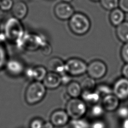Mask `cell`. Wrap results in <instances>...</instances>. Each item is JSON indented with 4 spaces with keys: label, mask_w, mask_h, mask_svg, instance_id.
<instances>
[{
    "label": "cell",
    "mask_w": 128,
    "mask_h": 128,
    "mask_svg": "<svg viewBox=\"0 0 128 128\" xmlns=\"http://www.w3.org/2000/svg\"><path fill=\"white\" fill-rule=\"evenodd\" d=\"M118 7L124 12L128 13V0H119Z\"/></svg>",
    "instance_id": "35"
},
{
    "label": "cell",
    "mask_w": 128,
    "mask_h": 128,
    "mask_svg": "<svg viewBox=\"0 0 128 128\" xmlns=\"http://www.w3.org/2000/svg\"><path fill=\"white\" fill-rule=\"evenodd\" d=\"M91 1H94V2H98V1H100V0H91Z\"/></svg>",
    "instance_id": "40"
},
{
    "label": "cell",
    "mask_w": 128,
    "mask_h": 128,
    "mask_svg": "<svg viewBox=\"0 0 128 128\" xmlns=\"http://www.w3.org/2000/svg\"><path fill=\"white\" fill-rule=\"evenodd\" d=\"M116 36L118 40L123 43L128 42V22L124 21L116 26Z\"/></svg>",
    "instance_id": "19"
},
{
    "label": "cell",
    "mask_w": 128,
    "mask_h": 128,
    "mask_svg": "<svg viewBox=\"0 0 128 128\" xmlns=\"http://www.w3.org/2000/svg\"><path fill=\"white\" fill-rule=\"evenodd\" d=\"M62 2H67V3H70V2H72V0H61Z\"/></svg>",
    "instance_id": "39"
},
{
    "label": "cell",
    "mask_w": 128,
    "mask_h": 128,
    "mask_svg": "<svg viewBox=\"0 0 128 128\" xmlns=\"http://www.w3.org/2000/svg\"><path fill=\"white\" fill-rule=\"evenodd\" d=\"M4 33L7 40L16 44L22 38L26 31L21 20L12 16L6 22Z\"/></svg>",
    "instance_id": "1"
},
{
    "label": "cell",
    "mask_w": 128,
    "mask_h": 128,
    "mask_svg": "<svg viewBox=\"0 0 128 128\" xmlns=\"http://www.w3.org/2000/svg\"><path fill=\"white\" fill-rule=\"evenodd\" d=\"M48 73L47 69L43 66H36L33 67L34 81L42 82Z\"/></svg>",
    "instance_id": "20"
},
{
    "label": "cell",
    "mask_w": 128,
    "mask_h": 128,
    "mask_svg": "<svg viewBox=\"0 0 128 128\" xmlns=\"http://www.w3.org/2000/svg\"><path fill=\"white\" fill-rule=\"evenodd\" d=\"M104 109L102 104H94L91 107L90 113L92 117L97 118H100L104 115Z\"/></svg>",
    "instance_id": "25"
},
{
    "label": "cell",
    "mask_w": 128,
    "mask_h": 128,
    "mask_svg": "<svg viewBox=\"0 0 128 128\" xmlns=\"http://www.w3.org/2000/svg\"><path fill=\"white\" fill-rule=\"evenodd\" d=\"M80 96L82 97V100L84 102L93 104H97L101 98L95 90H83Z\"/></svg>",
    "instance_id": "17"
},
{
    "label": "cell",
    "mask_w": 128,
    "mask_h": 128,
    "mask_svg": "<svg viewBox=\"0 0 128 128\" xmlns=\"http://www.w3.org/2000/svg\"><path fill=\"white\" fill-rule=\"evenodd\" d=\"M54 125L52 124L51 122H44L43 126V128H54Z\"/></svg>",
    "instance_id": "37"
},
{
    "label": "cell",
    "mask_w": 128,
    "mask_h": 128,
    "mask_svg": "<svg viewBox=\"0 0 128 128\" xmlns=\"http://www.w3.org/2000/svg\"><path fill=\"white\" fill-rule=\"evenodd\" d=\"M74 13L72 6L67 2H60L54 8V15L58 19L61 20H69Z\"/></svg>",
    "instance_id": "8"
},
{
    "label": "cell",
    "mask_w": 128,
    "mask_h": 128,
    "mask_svg": "<svg viewBox=\"0 0 128 128\" xmlns=\"http://www.w3.org/2000/svg\"><path fill=\"white\" fill-rule=\"evenodd\" d=\"M47 67L50 72L56 73L60 75L66 72L65 62L58 57H54L50 59L47 62Z\"/></svg>",
    "instance_id": "12"
},
{
    "label": "cell",
    "mask_w": 128,
    "mask_h": 128,
    "mask_svg": "<svg viewBox=\"0 0 128 128\" xmlns=\"http://www.w3.org/2000/svg\"><path fill=\"white\" fill-rule=\"evenodd\" d=\"M40 51L42 52V54L45 56H48L51 54L52 51V48L51 45L50 44V43L47 41L42 45V46L40 47Z\"/></svg>",
    "instance_id": "30"
},
{
    "label": "cell",
    "mask_w": 128,
    "mask_h": 128,
    "mask_svg": "<svg viewBox=\"0 0 128 128\" xmlns=\"http://www.w3.org/2000/svg\"><path fill=\"white\" fill-rule=\"evenodd\" d=\"M14 2L13 0H1L0 9L4 12H8L12 9Z\"/></svg>",
    "instance_id": "27"
},
{
    "label": "cell",
    "mask_w": 128,
    "mask_h": 128,
    "mask_svg": "<svg viewBox=\"0 0 128 128\" xmlns=\"http://www.w3.org/2000/svg\"><path fill=\"white\" fill-rule=\"evenodd\" d=\"M94 90L100 94V97H104L106 96L113 94L112 88L105 84H100L96 86Z\"/></svg>",
    "instance_id": "22"
},
{
    "label": "cell",
    "mask_w": 128,
    "mask_h": 128,
    "mask_svg": "<svg viewBox=\"0 0 128 128\" xmlns=\"http://www.w3.org/2000/svg\"><path fill=\"white\" fill-rule=\"evenodd\" d=\"M11 13L12 16L19 20L24 19L28 13V7L22 1H18L14 4Z\"/></svg>",
    "instance_id": "14"
},
{
    "label": "cell",
    "mask_w": 128,
    "mask_h": 128,
    "mask_svg": "<svg viewBox=\"0 0 128 128\" xmlns=\"http://www.w3.org/2000/svg\"><path fill=\"white\" fill-rule=\"evenodd\" d=\"M90 128H107V125L104 120L97 118L90 124Z\"/></svg>",
    "instance_id": "31"
},
{
    "label": "cell",
    "mask_w": 128,
    "mask_h": 128,
    "mask_svg": "<svg viewBox=\"0 0 128 128\" xmlns=\"http://www.w3.org/2000/svg\"><path fill=\"white\" fill-rule=\"evenodd\" d=\"M87 66L81 59L72 58L65 62V72L70 76H79L86 72Z\"/></svg>",
    "instance_id": "6"
},
{
    "label": "cell",
    "mask_w": 128,
    "mask_h": 128,
    "mask_svg": "<svg viewBox=\"0 0 128 128\" xmlns=\"http://www.w3.org/2000/svg\"><path fill=\"white\" fill-rule=\"evenodd\" d=\"M121 56L125 63H128V42L125 43L121 50Z\"/></svg>",
    "instance_id": "32"
},
{
    "label": "cell",
    "mask_w": 128,
    "mask_h": 128,
    "mask_svg": "<svg viewBox=\"0 0 128 128\" xmlns=\"http://www.w3.org/2000/svg\"><path fill=\"white\" fill-rule=\"evenodd\" d=\"M47 41L41 34L26 33L16 46L20 49L28 51H35L40 48L42 45Z\"/></svg>",
    "instance_id": "2"
},
{
    "label": "cell",
    "mask_w": 128,
    "mask_h": 128,
    "mask_svg": "<svg viewBox=\"0 0 128 128\" xmlns=\"http://www.w3.org/2000/svg\"><path fill=\"white\" fill-rule=\"evenodd\" d=\"M107 70V66L104 62L99 60H96L88 65L86 72L88 76L96 80L104 77L106 74Z\"/></svg>",
    "instance_id": "7"
},
{
    "label": "cell",
    "mask_w": 128,
    "mask_h": 128,
    "mask_svg": "<svg viewBox=\"0 0 128 128\" xmlns=\"http://www.w3.org/2000/svg\"><path fill=\"white\" fill-rule=\"evenodd\" d=\"M44 122L42 118H36L32 120L29 125L30 128H43Z\"/></svg>",
    "instance_id": "29"
},
{
    "label": "cell",
    "mask_w": 128,
    "mask_h": 128,
    "mask_svg": "<svg viewBox=\"0 0 128 128\" xmlns=\"http://www.w3.org/2000/svg\"><path fill=\"white\" fill-rule=\"evenodd\" d=\"M46 94V88L40 82L33 81L26 88L25 100L27 104L33 105L40 102Z\"/></svg>",
    "instance_id": "4"
},
{
    "label": "cell",
    "mask_w": 128,
    "mask_h": 128,
    "mask_svg": "<svg viewBox=\"0 0 128 128\" xmlns=\"http://www.w3.org/2000/svg\"><path fill=\"white\" fill-rule=\"evenodd\" d=\"M0 33H1V32H0Z\"/></svg>",
    "instance_id": "42"
},
{
    "label": "cell",
    "mask_w": 128,
    "mask_h": 128,
    "mask_svg": "<svg viewBox=\"0 0 128 128\" xmlns=\"http://www.w3.org/2000/svg\"><path fill=\"white\" fill-rule=\"evenodd\" d=\"M8 61V54L5 43H0V70L5 67Z\"/></svg>",
    "instance_id": "24"
},
{
    "label": "cell",
    "mask_w": 128,
    "mask_h": 128,
    "mask_svg": "<svg viewBox=\"0 0 128 128\" xmlns=\"http://www.w3.org/2000/svg\"><path fill=\"white\" fill-rule=\"evenodd\" d=\"M23 74L28 80L34 81L33 67H28L25 68Z\"/></svg>",
    "instance_id": "33"
},
{
    "label": "cell",
    "mask_w": 128,
    "mask_h": 128,
    "mask_svg": "<svg viewBox=\"0 0 128 128\" xmlns=\"http://www.w3.org/2000/svg\"><path fill=\"white\" fill-rule=\"evenodd\" d=\"M86 110V102L79 98H71L66 104V111L72 119L82 118Z\"/></svg>",
    "instance_id": "5"
},
{
    "label": "cell",
    "mask_w": 128,
    "mask_h": 128,
    "mask_svg": "<svg viewBox=\"0 0 128 128\" xmlns=\"http://www.w3.org/2000/svg\"><path fill=\"white\" fill-rule=\"evenodd\" d=\"M69 116L66 111L63 110H58L51 114L50 122L54 126L61 127L65 126L69 122Z\"/></svg>",
    "instance_id": "11"
},
{
    "label": "cell",
    "mask_w": 128,
    "mask_h": 128,
    "mask_svg": "<svg viewBox=\"0 0 128 128\" xmlns=\"http://www.w3.org/2000/svg\"><path fill=\"white\" fill-rule=\"evenodd\" d=\"M42 82L46 89L49 90H54L62 84L60 75L53 72H48Z\"/></svg>",
    "instance_id": "13"
},
{
    "label": "cell",
    "mask_w": 128,
    "mask_h": 128,
    "mask_svg": "<svg viewBox=\"0 0 128 128\" xmlns=\"http://www.w3.org/2000/svg\"><path fill=\"white\" fill-rule=\"evenodd\" d=\"M122 128H128V118L123 120L122 124Z\"/></svg>",
    "instance_id": "38"
},
{
    "label": "cell",
    "mask_w": 128,
    "mask_h": 128,
    "mask_svg": "<svg viewBox=\"0 0 128 128\" xmlns=\"http://www.w3.org/2000/svg\"><path fill=\"white\" fill-rule=\"evenodd\" d=\"M80 84L83 90H93L96 86L95 80L90 76L84 78Z\"/></svg>",
    "instance_id": "21"
},
{
    "label": "cell",
    "mask_w": 128,
    "mask_h": 128,
    "mask_svg": "<svg viewBox=\"0 0 128 128\" xmlns=\"http://www.w3.org/2000/svg\"><path fill=\"white\" fill-rule=\"evenodd\" d=\"M101 6L107 10H112L118 7L119 0H100Z\"/></svg>",
    "instance_id": "26"
},
{
    "label": "cell",
    "mask_w": 128,
    "mask_h": 128,
    "mask_svg": "<svg viewBox=\"0 0 128 128\" xmlns=\"http://www.w3.org/2000/svg\"><path fill=\"white\" fill-rule=\"evenodd\" d=\"M117 115L121 118L125 119L128 118V107L122 106L117 109Z\"/></svg>",
    "instance_id": "28"
},
{
    "label": "cell",
    "mask_w": 128,
    "mask_h": 128,
    "mask_svg": "<svg viewBox=\"0 0 128 128\" xmlns=\"http://www.w3.org/2000/svg\"><path fill=\"white\" fill-rule=\"evenodd\" d=\"M0 2H1V0H0Z\"/></svg>",
    "instance_id": "41"
},
{
    "label": "cell",
    "mask_w": 128,
    "mask_h": 128,
    "mask_svg": "<svg viewBox=\"0 0 128 128\" xmlns=\"http://www.w3.org/2000/svg\"><path fill=\"white\" fill-rule=\"evenodd\" d=\"M125 12L120 8L111 10L110 14V20L114 26H118L124 22Z\"/></svg>",
    "instance_id": "16"
},
{
    "label": "cell",
    "mask_w": 128,
    "mask_h": 128,
    "mask_svg": "<svg viewBox=\"0 0 128 128\" xmlns=\"http://www.w3.org/2000/svg\"><path fill=\"white\" fill-rule=\"evenodd\" d=\"M112 93L120 100L128 98V79L123 77L118 79L113 86Z\"/></svg>",
    "instance_id": "9"
},
{
    "label": "cell",
    "mask_w": 128,
    "mask_h": 128,
    "mask_svg": "<svg viewBox=\"0 0 128 128\" xmlns=\"http://www.w3.org/2000/svg\"><path fill=\"white\" fill-rule=\"evenodd\" d=\"M83 90L80 83L76 82H71L66 87V93L71 98H79L81 96Z\"/></svg>",
    "instance_id": "18"
},
{
    "label": "cell",
    "mask_w": 128,
    "mask_h": 128,
    "mask_svg": "<svg viewBox=\"0 0 128 128\" xmlns=\"http://www.w3.org/2000/svg\"><path fill=\"white\" fill-rule=\"evenodd\" d=\"M123 78L128 79V63H126L123 66L122 70Z\"/></svg>",
    "instance_id": "36"
},
{
    "label": "cell",
    "mask_w": 128,
    "mask_h": 128,
    "mask_svg": "<svg viewBox=\"0 0 128 128\" xmlns=\"http://www.w3.org/2000/svg\"><path fill=\"white\" fill-rule=\"evenodd\" d=\"M6 69L12 76H18L24 73L26 68L23 63L16 58H11L8 60L5 65Z\"/></svg>",
    "instance_id": "10"
},
{
    "label": "cell",
    "mask_w": 128,
    "mask_h": 128,
    "mask_svg": "<svg viewBox=\"0 0 128 128\" xmlns=\"http://www.w3.org/2000/svg\"><path fill=\"white\" fill-rule=\"evenodd\" d=\"M70 128H90V124L83 118L72 119L69 122Z\"/></svg>",
    "instance_id": "23"
},
{
    "label": "cell",
    "mask_w": 128,
    "mask_h": 128,
    "mask_svg": "<svg viewBox=\"0 0 128 128\" xmlns=\"http://www.w3.org/2000/svg\"><path fill=\"white\" fill-rule=\"evenodd\" d=\"M120 100L114 94H111L103 97L102 106L104 110L108 112L115 111L118 108Z\"/></svg>",
    "instance_id": "15"
},
{
    "label": "cell",
    "mask_w": 128,
    "mask_h": 128,
    "mask_svg": "<svg viewBox=\"0 0 128 128\" xmlns=\"http://www.w3.org/2000/svg\"><path fill=\"white\" fill-rule=\"evenodd\" d=\"M90 22L84 14L74 13L68 21V26L73 33L78 36H83L90 30Z\"/></svg>",
    "instance_id": "3"
},
{
    "label": "cell",
    "mask_w": 128,
    "mask_h": 128,
    "mask_svg": "<svg viewBox=\"0 0 128 128\" xmlns=\"http://www.w3.org/2000/svg\"><path fill=\"white\" fill-rule=\"evenodd\" d=\"M60 76L61 78V84H62L68 85L72 82V76H70L66 72L61 75Z\"/></svg>",
    "instance_id": "34"
}]
</instances>
